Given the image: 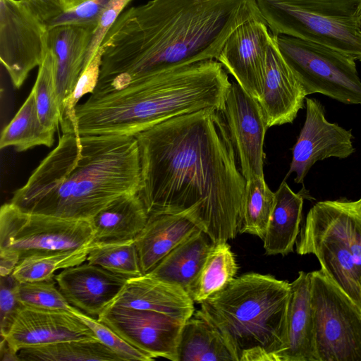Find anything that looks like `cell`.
<instances>
[{"mask_svg": "<svg viewBox=\"0 0 361 361\" xmlns=\"http://www.w3.org/2000/svg\"><path fill=\"white\" fill-rule=\"evenodd\" d=\"M322 16L360 24L361 0H278Z\"/></svg>", "mask_w": 361, "mask_h": 361, "instance_id": "cell-37", "label": "cell"}, {"mask_svg": "<svg viewBox=\"0 0 361 361\" xmlns=\"http://www.w3.org/2000/svg\"><path fill=\"white\" fill-rule=\"evenodd\" d=\"M87 262L128 279L143 275L135 240L94 245Z\"/></svg>", "mask_w": 361, "mask_h": 361, "instance_id": "cell-32", "label": "cell"}, {"mask_svg": "<svg viewBox=\"0 0 361 361\" xmlns=\"http://www.w3.org/2000/svg\"><path fill=\"white\" fill-rule=\"evenodd\" d=\"M290 285L250 272L200 303L237 361H276L287 343Z\"/></svg>", "mask_w": 361, "mask_h": 361, "instance_id": "cell-5", "label": "cell"}, {"mask_svg": "<svg viewBox=\"0 0 361 361\" xmlns=\"http://www.w3.org/2000/svg\"><path fill=\"white\" fill-rule=\"evenodd\" d=\"M274 36L306 95L319 93L345 104L361 105V80L353 57L289 35Z\"/></svg>", "mask_w": 361, "mask_h": 361, "instance_id": "cell-8", "label": "cell"}, {"mask_svg": "<svg viewBox=\"0 0 361 361\" xmlns=\"http://www.w3.org/2000/svg\"><path fill=\"white\" fill-rule=\"evenodd\" d=\"M216 60L171 69L105 94H91L75 108L80 135L135 136L160 123L207 109L222 112L231 86Z\"/></svg>", "mask_w": 361, "mask_h": 361, "instance_id": "cell-4", "label": "cell"}, {"mask_svg": "<svg viewBox=\"0 0 361 361\" xmlns=\"http://www.w3.org/2000/svg\"><path fill=\"white\" fill-rule=\"evenodd\" d=\"M20 361H118L114 351L98 339H77L21 349Z\"/></svg>", "mask_w": 361, "mask_h": 361, "instance_id": "cell-29", "label": "cell"}, {"mask_svg": "<svg viewBox=\"0 0 361 361\" xmlns=\"http://www.w3.org/2000/svg\"><path fill=\"white\" fill-rule=\"evenodd\" d=\"M134 137L140 162L137 194L148 215L183 214L213 243L236 236L246 180L221 111L176 116Z\"/></svg>", "mask_w": 361, "mask_h": 361, "instance_id": "cell-1", "label": "cell"}, {"mask_svg": "<svg viewBox=\"0 0 361 361\" xmlns=\"http://www.w3.org/2000/svg\"><path fill=\"white\" fill-rule=\"evenodd\" d=\"M222 114L243 176L246 180L264 177V142L269 127L259 102L232 82Z\"/></svg>", "mask_w": 361, "mask_h": 361, "instance_id": "cell-13", "label": "cell"}, {"mask_svg": "<svg viewBox=\"0 0 361 361\" xmlns=\"http://www.w3.org/2000/svg\"><path fill=\"white\" fill-rule=\"evenodd\" d=\"M71 312L92 330L98 340L114 351L122 360L152 361L155 360L152 355L123 340L97 318L86 314L75 307Z\"/></svg>", "mask_w": 361, "mask_h": 361, "instance_id": "cell-36", "label": "cell"}, {"mask_svg": "<svg viewBox=\"0 0 361 361\" xmlns=\"http://www.w3.org/2000/svg\"><path fill=\"white\" fill-rule=\"evenodd\" d=\"M353 204L355 208L356 209V210L361 215V198L357 201L353 202Z\"/></svg>", "mask_w": 361, "mask_h": 361, "instance_id": "cell-44", "label": "cell"}, {"mask_svg": "<svg viewBox=\"0 0 361 361\" xmlns=\"http://www.w3.org/2000/svg\"><path fill=\"white\" fill-rule=\"evenodd\" d=\"M39 17L47 25L63 11L61 0H27Z\"/></svg>", "mask_w": 361, "mask_h": 361, "instance_id": "cell-41", "label": "cell"}, {"mask_svg": "<svg viewBox=\"0 0 361 361\" xmlns=\"http://www.w3.org/2000/svg\"><path fill=\"white\" fill-rule=\"evenodd\" d=\"M212 244L210 238L199 230L172 250L147 274L178 284L187 291Z\"/></svg>", "mask_w": 361, "mask_h": 361, "instance_id": "cell-26", "label": "cell"}, {"mask_svg": "<svg viewBox=\"0 0 361 361\" xmlns=\"http://www.w3.org/2000/svg\"><path fill=\"white\" fill-rule=\"evenodd\" d=\"M97 319L123 340L155 359L178 361L184 322L153 311L108 307Z\"/></svg>", "mask_w": 361, "mask_h": 361, "instance_id": "cell-12", "label": "cell"}, {"mask_svg": "<svg viewBox=\"0 0 361 361\" xmlns=\"http://www.w3.org/2000/svg\"><path fill=\"white\" fill-rule=\"evenodd\" d=\"M275 193L274 204L263 238L265 253L268 255H288L300 233L303 195L294 192L283 180Z\"/></svg>", "mask_w": 361, "mask_h": 361, "instance_id": "cell-24", "label": "cell"}, {"mask_svg": "<svg viewBox=\"0 0 361 361\" xmlns=\"http://www.w3.org/2000/svg\"><path fill=\"white\" fill-rule=\"evenodd\" d=\"M110 0H87L75 8L64 11L51 21L49 27L73 25L95 30L99 18Z\"/></svg>", "mask_w": 361, "mask_h": 361, "instance_id": "cell-38", "label": "cell"}, {"mask_svg": "<svg viewBox=\"0 0 361 361\" xmlns=\"http://www.w3.org/2000/svg\"><path fill=\"white\" fill-rule=\"evenodd\" d=\"M54 133L42 123L32 89L13 119L3 129L0 148L13 147L17 152H24L41 145L50 147L54 142Z\"/></svg>", "mask_w": 361, "mask_h": 361, "instance_id": "cell-27", "label": "cell"}, {"mask_svg": "<svg viewBox=\"0 0 361 361\" xmlns=\"http://www.w3.org/2000/svg\"><path fill=\"white\" fill-rule=\"evenodd\" d=\"M131 0H110L109 1L102 12L86 51L83 70L99 49L104 37L120 16L124 7Z\"/></svg>", "mask_w": 361, "mask_h": 361, "instance_id": "cell-40", "label": "cell"}, {"mask_svg": "<svg viewBox=\"0 0 361 361\" xmlns=\"http://www.w3.org/2000/svg\"><path fill=\"white\" fill-rule=\"evenodd\" d=\"M237 361L225 338L205 316L196 310L183 326L178 361Z\"/></svg>", "mask_w": 361, "mask_h": 361, "instance_id": "cell-25", "label": "cell"}, {"mask_svg": "<svg viewBox=\"0 0 361 361\" xmlns=\"http://www.w3.org/2000/svg\"><path fill=\"white\" fill-rule=\"evenodd\" d=\"M256 3L272 35L319 44L361 61L360 23L322 16L278 0H256Z\"/></svg>", "mask_w": 361, "mask_h": 361, "instance_id": "cell-11", "label": "cell"}, {"mask_svg": "<svg viewBox=\"0 0 361 361\" xmlns=\"http://www.w3.org/2000/svg\"><path fill=\"white\" fill-rule=\"evenodd\" d=\"M92 238L90 220L29 213L6 202L0 209V276L25 257L87 247Z\"/></svg>", "mask_w": 361, "mask_h": 361, "instance_id": "cell-7", "label": "cell"}, {"mask_svg": "<svg viewBox=\"0 0 361 361\" xmlns=\"http://www.w3.org/2000/svg\"><path fill=\"white\" fill-rule=\"evenodd\" d=\"M310 275L316 361H361V307L322 269Z\"/></svg>", "mask_w": 361, "mask_h": 361, "instance_id": "cell-9", "label": "cell"}, {"mask_svg": "<svg viewBox=\"0 0 361 361\" xmlns=\"http://www.w3.org/2000/svg\"><path fill=\"white\" fill-rule=\"evenodd\" d=\"M199 230L197 225L183 214H149L135 239L142 274L149 273L172 250Z\"/></svg>", "mask_w": 361, "mask_h": 361, "instance_id": "cell-22", "label": "cell"}, {"mask_svg": "<svg viewBox=\"0 0 361 361\" xmlns=\"http://www.w3.org/2000/svg\"><path fill=\"white\" fill-rule=\"evenodd\" d=\"M274 199L275 193L266 183L264 177L247 180L239 232L255 235L263 240Z\"/></svg>", "mask_w": 361, "mask_h": 361, "instance_id": "cell-31", "label": "cell"}, {"mask_svg": "<svg viewBox=\"0 0 361 361\" xmlns=\"http://www.w3.org/2000/svg\"><path fill=\"white\" fill-rule=\"evenodd\" d=\"M111 305L153 311L184 322L195 310L180 286L149 274L128 279Z\"/></svg>", "mask_w": 361, "mask_h": 361, "instance_id": "cell-19", "label": "cell"}, {"mask_svg": "<svg viewBox=\"0 0 361 361\" xmlns=\"http://www.w3.org/2000/svg\"><path fill=\"white\" fill-rule=\"evenodd\" d=\"M296 240V252L313 254L321 269L361 307V215L347 200L317 202Z\"/></svg>", "mask_w": 361, "mask_h": 361, "instance_id": "cell-6", "label": "cell"}, {"mask_svg": "<svg viewBox=\"0 0 361 361\" xmlns=\"http://www.w3.org/2000/svg\"><path fill=\"white\" fill-rule=\"evenodd\" d=\"M140 181L135 137L70 131L10 202L29 213L90 220L117 197L137 192Z\"/></svg>", "mask_w": 361, "mask_h": 361, "instance_id": "cell-3", "label": "cell"}, {"mask_svg": "<svg viewBox=\"0 0 361 361\" xmlns=\"http://www.w3.org/2000/svg\"><path fill=\"white\" fill-rule=\"evenodd\" d=\"M94 245L85 247L32 255L22 259L12 274L20 282H32L54 279V273L87 261Z\"/></svg>", "mask_w": 361, "mask_h": 361, "instance_id": "cell-30", "label": "cell"}, {"mask_svg": "<svg viewBox=\"0 0 361 361\" xmlns=\"http://www.w3.org/2000/svg\"><path fill=\"white\" fill-rule=\"evenodd\" d=\"M54 279L19 282L18 297L26 307L71 312V305L56 285Z\"/></svg>", "mask_w": 361, "mask_h": 361, "instance_id": "cell-35", "label": "cell"}, {"mask_svg": "<svg viewBox=\"0 0 361 361\" xmlns=\"http://www.w3.org/2000/svg\"><path fill=\"white\" fill-rule=\"evenodd\" d=\"M87 0H61L64 11L76 7Z\"/></svg>", "mask_w": 361, "mask_h": 361, "instance_id": "cell-43", "label": "cell"}, {"mask_svg": "<svg viewBox=\"0 0 361 361\" xmlns=\"http://www.w3.org/2000/svg\"><path fill=\"white\" fill-rule=\"evenodd\" d=\"M4 339L14 352L18 353L32 346L97 338L92 330L72 312L23 306Z\"/></svg>", "mask_w": 361, "mask_h": 361, "instance_id": "cell-16", "label": "cell"}, {"mask_svg": "<svg viewBox=\"0 0 361 361\" xmlns=\"http://www.w3.org/2000/svg\"><path fill=\"white\" fill-rule=\"evenodd\" d=\"M102 51L99 48L90 61L82 71L72 94L63 102L61 110L62 133L73 131L80 135L77 130L75 108L79 100L94 90L99 80Z\"/></svg>", "mask_w": 361, "mask_h": 361, "instance_id": "cell-34", "label": "cell"}, {"mask_svg": "<svg viewBox=\"0 0 361 361\" xmlns=\"http://www.w3.org/2000/svg\"><path fill=\"white\" fill-rule=\"evenodd\" d=\"M259 16L256 0H150L130 7L120 14L99 47V76L92 94L216 60L231 34Z\"/></svg>", "mask_w": 361, "mask_h": 361, "instance_id": "cell-2", "label": "cell"}, {"mask_svg": "<svg viewBox=\"0 0 361 361\" xmlns=\"http://www.w3.org/2000/svg\"><path fill=\"white\" fill-rule=\"evenodd\" d=\"M35 94L37 110L42 123L56 131L61 121L55 81V58L49 49L41 64L32 87Z\"/></svg>", "mask_w": 361, "mask_h": 361, "instance_id": "cell-33", "label": "cell"}, {"mask_svg": "<svg viewBox=\"0 0 361 361\" xmlns=\"http://www.w3.org/2000/svg\"><path fill=\"white\" fill-rule=\"evenodd\" d=\"M304 88L281 54L272 35L267 54L265 75L259 100L268 127L291 123L304 108Z\"/></svg>", "mask_w": 361, "mask_h": 361, "instance_id": "cell-18", "label": "cell"}, {"mask_svg": "<svg viewBox=\"0 0 361 361\" xmlns=\"http://www.w3.org/2000/svg\"><path fill=\"white\" fill-rule=\"evenodd\" d=\"M49 30L27 0H0V59L16 88L44 60Z\"/></svg>", "mask_w": 361, "mask_h": 361, "instance_id": "cell-10", "label": "cell"}, {"mask_svg": "<svg viewBox=\"0 0 361 361\" xmlns=\"http://www.w3.org/2000/svg\"><path fill=\"white\" fill-rule=\"evenodd\" d=\"M272 34L262 16L252 18L228 37L216 59L236 82L259 100L262 92L268 47Z\"/></svg>", "mask_w": 361, "mask_h": 361, "instance_id": "cell-15", "label": "cell"}, {"mask_svg": "<svg viewBox=\"0 0 361 361\" xmlns=\"http://www.w3.org/2000/svg\"><path fill=\"white\" fill-rule=\"evenodd\" d=\"M238 269L227 241L213 243L187 292L194 302L201 303L226 288L235 278Z\"/></svg>", "mask_w": 361, "mask_h": 361, "instance_id": "cell-28", "label": "cell"}, {"mask_svg": "<svg viewBox=\"0 0 361 361\" xmlns=\"http://www.w3.org/2000/svg\"><path fill=\"white\" fill-rule=\"evenodd\" d=\"M290 285L287 343L276 361H316L310 272L299 271Z\"/></svg>", "mask_w": 361, "mask_h": 361, "instance_id": "cell-21", "label": "cell"}, {"mask_svg": "<svg viewBox=\"0 0 361 361\" xmlns=\"http://www.w3.org/2000/svg\"><path fill=\"white\" fill-rule=\"evenodd\" d=\"M1 360L20 361L18 353L14 352L4 338H1Z\"/></svg>", "mask_w": 361, "mask_h": 361, "instance_id": "cell-42", "label": "cell"}, {"mask_svg": "<svg viewBox=\"0 0 361 361\" xmlns=\"http://www.w3.org/2000/svg\"><path fill=\"white\" fill-rule=\"evenodd\" d=\"M94 30L66 25L49 27L48 45L55 58V81L61 110L83 71L86 51Z\"/></svg>", "mask_w": 361, "mask_h": 361, "instance_id": "cell-20", "label": "cell"}, {"mask_svg": "<svg viewBox=\"0 0 361 361\" xmlns=\"http://www.w3.org/2000/svg\"><path fill=\"white\" fill-rule=\"evenodd\" d=\"M149 215L137 192L121 195L91 219L92 245L134 240L145 227Z\"/></svg>", "mask_w": 361, "mask_h": 361, "instance_id": "cell-23", "label": "cell"}, {"mask_svg": "<svg viewBox=\"0 0 361 361\" xmlns=\"http://www.w3.org/2000/svg\"><path fill=\"white\" fill-rule=\"evenodd\" d=\"M306 118L293 147V157L286 178L295 173V183H303L310 169L318 161L329 157L345 159L353 154L351 130L325 118L323 104L317 99L306 98Z\"/></svg>", "mask_w": 361, "mask_h": 361, "instance_id": "cell-14", "label": "cell"}, {"mask_svg": "<svg viewBox=\"0 0 361 361\" xmlns=\"http://www.w3.org/2000/svg\"><path fill=\"white\" fill-rule=\"evenodd\" d=\"M19 282L12 274L0 276V329L1 338H5L13 322L24 306L18 297Z\"/></svg>", "mask_w": 361, "mask_h": 361, "instance_id": "cell-39", "label": "cell"}, {"mask_svg": "<svg viewBox=\"0 0 361 361\" xmlns=\"http://www.w3.org/2000/svg\"><path fill=\"white\" fill-rule=\"evenodd\" d=\"M360 27H361V20H360Z\"/></svg>", "mask_w": 361, "mask_h": 361, "instance_id": "cell-45", "label": "cell"}, {"mask_svg": "<svg viewBox=\"0 0 361 361\" xmlns=\"http://www.w3.org/2000/svg\"><path fill=\"white\" fill-rule=\"evenodd\" d=\"M54 279L71 305L97 319L113 303L128 280L85 262L62 269Z\"/></svg>", "mask_w": 361, "mask_h": 361, "instance_id": "cell-17", "label": "cell"}]
</instances>
